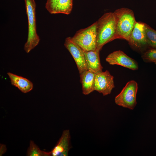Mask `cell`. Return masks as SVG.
Listing matches in <instances>:
<instances>
[{"label":"cell","instance_id":"obj_17","mask_svg":"<svg viewBox=\"0 0 156 156\" xmlns=\"http://www.w3.org/2000/svg\"><path fill=\"white\" fill-rule=\"evenodd\" d=\"M143 59L146 62L156 63V49L147 50L142 55Z\"/></svg>","mask_w":156,"mask_h":156},{"label":"cell","instance_id":"obj_9","mask_svg":"<svg viewBox=\"0 0 156 156\" xmlns=\"http://www.w3.org/2000/svg\"><path fill=\"white\" fill-rule=\"evenodd\" d=\"M145 23L136 22L128 41L129 44L138 49L147 44L144 29Z\"/></svg>","mask_w":156,"mask_h":156},{"label":"cell","instance_id":"obj_12","mask_svg":"<svg viewBox=\"0 0 156 156\" xmlns=\"http://www.w3.org/2000/svg\"><path fill=\"white\" fill-rule=\"evenodd\" d=\"M96 74L88 70L80 74V81L82 85L83 94H89L95 90L94 80Z\"/></svg>","mask_w":156,"mask_h":156},{"label":"cell","instance_id":"obj_3","mask_svg":"<svg viewBox=\"0 0 156 156\" xmlns=\"http://www.w3.org/2000/svg\"><path fill=\"white\" fill-rule=\"evenodd\" d=\"M24 1L28 21V33L24 49L26 53H28L38 44L40 39L36 31V4L35 1Z\"/></svg>","mask_w":156,"mask_h":156},{"label":"cell","instance_id":"obj_15","mask_svg":"<svg viewBox=\"0 0 156 156\" xmlns=\"http://www.w3.org/2000/svg\"><path fill=\"white\" fill-rule=\"evenodd\" d=\"M27 155L28 156H51L50 152L41 150L34 142L31 140L28 149Z\"/></svg>","mask_w":156,"mask_h":156},{"label":"cell","instance_id":"obj_19","mask_svg":"<svg viewBox=\"0 0 156 156\" xmlns=\"http://www.w3.org/2000/svg\"><path fill=\"white\" fill-rule=\"evenodd\" d=\"M6 151V146L3 144H0V156L5 153Z\"/></svg>","mask_w":156,"mask_h":156},{"label":"cell","instance_id":"obj_13","mask_svg":"<svg viewBox=\"0 0 156 156\" xmlns=\"http://www.w3.org/2000/svg\"><path fill=\"white\" fill-rule=\"evenodd\" d=\"M7 74L12 85L17 88L22 92L27 93L32 89L33 84L28 79L10 72H8Z\"/></svg>","mask_w":156,"mask_h":156},{"label":"cell","instance_id":"obj_20","mask_svg":"<svg viewBox=\"0 0 156 156\" xmlns=\"http://www.w3.org/2000/svg\"><path fill=\"white\" fill-rule=\"evenodd\" d=\"M155 64H156V63H155Z\"/></svg>","mask_w":156,"mask_h":156},{"label":"cell","instance_id":"obj_11","mask_svg":"<svg viewBox=\"0 0 156 156\" xmlns=\"http://www.w3.org/2000/svg\"><path fill=\"white\" fill-rule=\"evenodd\" d=\"M87 70L96 74L102 71L99 56L100 51L96 49L84 51Z\"/></svg>","mask_w":156,"mask_h":156},{"label":"cell","instance_id":"obj_18","mask_svg":"<svg viewBox=\"0 0 156 156\" xmlns=\"http://www.w3.org/2000/svg\"><path fill=\"white\" fill-rule=\"evenodd\" d=\"M59 0H47L45 7L50 14H53L54 9Z\"/></svg>","mask_w":156,"mask_h":156},{"label":"cell","instance_id":"obj_8","mask_svg":"<svg viewBox=\"0 0 156 156\" xmlns=\"http://www.w3.org/2000/svg\"><path fill=\"white\" fill-rule=\"evenodd\" d=\"M105 60L110 65H119L133 70H137L138 68L135 61L120 50L114 51L109 54Z\"/></svg>","mask_w":156,"mask_h":156},{"label":"cell","instance_id":"obj_10","mask_svg":"<svg viewBox=\"0 0 156 156\" xmlns=\"http://www.w3.org/2000/svg\"><path fill=\"white\" fill-rule=\"evenodd\" d=\"M71 137L69 130L66 129L54 147L50 151L52 156H67L71 148Z\"/></svg>","mask_w":156,"mask_h":156},{"label":"cell","instance_id":"obj_2","mask_svg":"<svg viewBox=\"0 0 156 156\" xmlns=\"http://www.w3.org/2000/svg\"><path fill=\"white\" fill-rule=\"evenodd\" d=\"M113 13L116 25L115 39H121L128 41L136 23L133 12L128 8H122Z\"/></svg>","mask_w":156,"mask_h":156},{"label":"cell","instance_id":"obj_4","mask_svg":"<svg viewBox=\"0 0 156 156\" xmlns=\"http://www.w3.org/2000/svg\"><path fill=\"white\" fill-rule=\"evenodd\" d=\"M96 21L87 27L79 29L72 37L84 51L96 49Z\"/></svg>","mask_w":156,"mask_h":156},{"label":"cell","instance_id":"obj_7","mask_svg":"<svg viewBox=\"0 0 156 156\" xmlns=\"http://www.w3.org/2000/svg\"><path fill=\"white\" fill-rule=\"evenodd\" d=\"M115 87L114 77L108 70L96 74L94 90L104 96L110 94Z\"/></svg>","mask_w":156,"mask_h":156},{"label":"cell","instance_id":"obj_6","mask_svg":"<svg viewBox=\"0 0 156 156\" xmlns=\"http://www.w3.org/2000/svg\"><path fill=\"white\" fill-rule=\"evenodd\" d=\"M64 45L74 59L79 74L87 70L84 51L73 41L72 37L66 38Z\"/></svg>","mask_w":156,"mask_h":156},{"label":"cell","instance_id":"obj_14","mask_svg":"<svg viewBox=\"0 0 156 156\" xmlns=\"http://www.w3.org/2000/svg\"><path fill=\"white\" fill-rule=\"evenodd\" d=\"M73 6V0H59L53 14H62L68 15L70 13Z\"/></svg>","mask_w":156,"mask_h":156},{"label":"cell","instance_id":"obj_5","mask_svg":"<svg viewBox=\"0 0 156 156\" xmlns=\"http://www.w3.org/2000/svg\"><path fill=\"white\" fill-rule=\"evenodd\" d=\"M138 88V84L135 81L132 80L128 81L115 97L116 104L125 108L133 109L137 104Z\"/></svg>","mask_w":156,"mask_h":156},{"label":"cell","instance_id":"obj_1","mask_svg":"<svg viewBox=\"0 0 156 156\" xmlns=\"http://www.w3.org/2000/svg\"><path fill=\"white\" fill-rule=\"evenodd\" d=\"M96 23V49L100 51L105 44L115 39L116 25L114 13H105Z\"/></svg>","mask_w":156,"mask_h":156},{"label":"cell","instance_id":"obj_16","mask_svg":"<svg viewBox=\"0 0 156 156\" xmlns=\"http://www.w3.org/2000/svg\"><path fill=\"white\" fill-rule=\"evenodd\" d=\"M144 29L147 45L156 48V31L145 23Z\"/></svg>","mask_w":156,"mask_h":156}]
</instances>
